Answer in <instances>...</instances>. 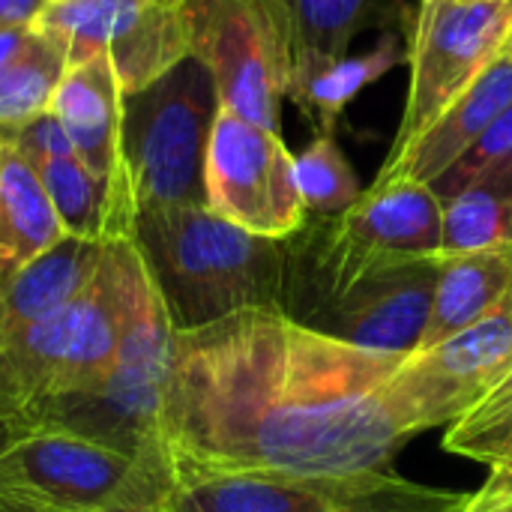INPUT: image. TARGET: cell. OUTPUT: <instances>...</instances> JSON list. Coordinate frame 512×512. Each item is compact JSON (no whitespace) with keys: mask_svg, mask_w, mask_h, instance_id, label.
<instances>
[{"mask_svg":"<svg viewBox=\"0 0 512 512\" xmlns=\"http://www.w3.org/2000/svg\"><path fill=\"white\" fill-rule=\"evenodd\" d=\"M402 363L279 309L174 333L159 435L177 489L240 474L384 468L414 438L390 396Z\"/></svg>","mask_w":512,"mask_h":512,"instance_id":"6da1fadb","label":"cell"},{"mask_svg":"<svg viewBox=\"0 0 512 512\" xmlns=\"http://www.w3.org/2000/svg\"><path fill=\"white\" fill-rule=\"evenodd\" d=\"M465 492L414 483L390 468L348 474H240L180 486L171 512H459Z\"/></svg>","mask_w":512,"mask_h":512,"instance_id":"9c48e42d","label":"cell"},{"mask_svg":"<svg viewBox=\"0 0 512 512\" xmlns=\"http://www.w3.org/2000/svg\"><path fill=\"white\" fill-rule=\"evenodd\" d=\"M435 282L438 258L387 270L351 285L300 324L363 351L408 357L426 336Z\"/></svg>","mask_w":512,"mask_h":512,"instance_id":"5bb4252c","label":"cell"},{"mask_svg":"<svg viewBox=\"0 0 512 512\" xmlns=\"http://www.w3.org/2000/svg\"><path fill=\"white\" fill-rule=\"evenodd\" d=\"M39 27L66 45L69 63L108 54L123 93L195 54L192 0H54Z\"/></svg>","mask_w":512,"mask_h":512,"instance_id":"30bf717a","label":"cell"},{"mask_svg":"<svg viewBox=\"0 0 512 512\" xmlns=\"http://www.w3.org/2000/svg\"><path fill=\"white\" fill-rule=\"evenodd\" d=\"M282 6L294 33V81L345 57L360 33L393 24L402 12L399 0H282Z\"/></svg>","mask_w":512,"mask_h":512,"instance_id":"44dd1931","label":"cell"},{"mask_svg":"<svg viewBox=\"0 0 512 512\" xmlns=\"http://www.w3.org/2000/svg\"><path fill=\"white\" fill-rule=\"evenodd\" d=\"M512 360V291L462 333L414 351L390 381L393 405L414 435L450 426Z\"/></svg>","mask_w":512,"mask_h":512,"instance_id":"4fadbf2b","label":"cell"},{"mask_svg":"<svg viewBox=\"0 0 512 512\" xmlns=\"http://www.w3.org/2000/svg\"><path fill=\"white\" fill-rule=\"evenodd\" d=\"M66 237L33 165L0 138V297Z\"/></svg>","mask_w":512,"mask_h":512,"instance_id":"ac0fdd59","label":"cell"},{"mask_svg":"<svg viewBox=\"0 0 512 512\" xmlns=\"http://www.w3.org/2000/svg\"><path fill=\"white\" fill-rule=\"evenodd\" d=\"M222 111L213 72L198 54L135 93H123L120 168L135 213L207 207L204 165Z\"/></svg>","mask_w":512,"mask_h":512,"instance_id":"8992f818","label":"cell"},{"mask_svg":"<svg viewBox=\"0 0 512 512\" xmlns=\"http://www.w3.org/2000/svg\"><path fill=\"white\" fill-rule=\"evenodd\" d=\"M66 69V45L36 24L30 45L0 72V132H15L48 114Z\"/></svg>","mask_w":512,"mask_h":512,"instance_id":"603a6c76","label":"cell"},{"mask_svg":"<svg viewBox=\"0 0 512 512\" xmlns=\"http://www.w3.org/2000/svg\"><path fill=\"white\" fill-rule=\"evenodd\" d=\"M512 105V60L498 57L483 75L459 93L417 138L387 153L375 183H426L432 186L453 168L486 129Z\"/></svg>","mask_w":512,"mask_h":512,"instance_id":"2e32d148","label":"cell"},{"mask_svg":"<svg viewBox=\"0 0 512 512\" xmlns=\"http://www.w3.org/2000/svg\"><path fill=\"white\" fill-rule=\"evenodd\" d=\"M171 354H174V327L165 315V306L150 276H144L129 312L120 351L111 369L105 372V378L84 393L42 405L21 420H0V423L66 429L90 441L117 447L129 456L168 459L159 435V420H162Z\"/></svg>","mask_w":512,"mask_h":512,"instance_id":"52a82bcc","label":"cell"},{"mask_svg":"<svg viewBox=\"0 0 512 512\" xmlns=\"http://www.w3.org/2000/svg\"><path fill=\"white\" fill-rule=\"evenodd\" d=\"M408 63V45L387 30L375 48L363 54H345L291 84L288 99L300 105L315 132H336L339 114L378 78H384L393 66Z\"/></svg>","mask_w":512,"mask_h":512,"instance_id":"7402d4cb","label":"cell"},{"mask_svg":"<svg viewBox=\"0 0 512 512\" xmlns=\"http://www.w3.org/2000/svg\"><path fill=\"white\" fill-rule=\"evenodd\" d=\"M51 114L63 126L66 138L72 141L84 165L102 180L126 189L123 168H120L123 87L117 81V72L108 54H93V57L69 63L54 93Z\"/></svg>","mask_w":512,"mask_h":512,"instance_id":"e0dca14e","label":"cell"},{"mask_svg":"<svg viewBox=\"0 0 512 512\" xmlns=\"http://www.w3.org/2000/svg\"><path fill=\"white\" fill-rule=\"evenodd\" d=\"M420 3H423V6H426V3H435V0H420Z\"/></svg>","mask_w":512,"mask_h":512,"instance_id":"1f68e13d","label":"cell"},{"mask_svg":"<svg viewBox=\"0 0 512 512\" xmlns=\"http://www.w3.org/2000/svg\"><path fill=\"white\" fill-rule=\"evenodd\" d=\"M168 459L129 456L84 435L0 423V512H171Z\"/></svg>","mask_w":512,"mask_h":512,"instance_id":"5b68a950","label":"cell"},{"mask_svg":"<svg viewBox=\"0 0 512 512\" xmlns=\"http://www.w3.org/2000/svg\"><path fill=\"white\" fill-rule=\"evenodd\" d=\"M459 512H512V471L492 468L489 480L468 495Z\"/></svg>","mask_w":512,"mask_h":512,"instance_id":"83f0119b","label":"cell"},{"mask_svg":"<svg viewBox=\"0 0 512 512\" xmlns=\"http://www.w3.org/2000/svg\"><path fill=\"white\" fill-rule=\"evenodd\" d=\"M512 291V249L438 258L432 315L417 351L432 348L495 312Z\"/></svg>","mask_w":512,"mask_h":512,"instance_id":"d6986e66","label":"cell"},{"mask_svg":"<svg viewBox=\"0 0 512 512\" xmlns=\"http://www.w3.org/2000/svg\"><path fill=\"white\" fill-rule=\"evenodd\" d=\"M36 33V24L30 27H0V72L30 45Z\"/></svg>","mask_w":512,"mask_h":512,"instance_id":"f546056e","label":"cell"},{"mask_svg":"<svg viewBox=\"0 0 512 512\" xmlns=\"http://www.w3.org/2000/svg\"><path fill=\"white\" fill-rule=\"evenodd\" d=\"M102 252L105 243L66 234L54 249L36 258L0 297V345L66 306L93 276Z\"/></svg>","mask_w":512,"mask_h":512,"instance_id":"ffe728a7","label":"cell"},{"mask_svg":"<svg viewBox=\"0 0 512 512\" xmlns=\"http://www.w3.org/2000/svg\"><path fill=\"white\" fill-rule=\"evenodd\" d=\"M132 243L174 333L288 303V240L237 228L210 207L138 210Z\"/></svg>","mask_w":512,"mask_h":512,"instance_id":"7a4b0ae2","label":"cell"},{"mask_svg":"<svg viewBox=\"0 0 512 512\" xmlns=\"http://www.w3.org/2000/svg\"><path fill=\"white\" fill-rule=\"evenodd\" d=\"M512 249V174L483 180L444 201V255Z\"/></svg>","mask_w":512,"mask_h":512,"instance_id":"cb8c5ba5","label":"cell"},{"mask_svg":"<svg viewBox=\"0 0 512 512\" xmlns=\"http://www.w3.org/2000/svg\"><path fill=\"white\" fill-rule=\"evenodd\" d=\"M0 138L33 165L69 237L96 243L132 240L135 204L129 192L84 165L51 111L15 132H0Z\"/></svg>","mask_w":512,"mask_h":512,"instance_id":"9a60e30c","label":"cell"},{"mask_svg":"<svg viewBox=\"0 0 512 512\" xmlns=\"http://www.w3.org/2000/svg\"><path fill=\"white\" fill-rule=\"evenodd\" d=\"M48 3H54V0H48Z\"/></svg>","mask_w":512,"mask_h":512,"instance_id":"d6a6232c","label":"cell"},{"mask_svg":"<svg viewBox=\"0 0 512 512\" xmlns=\"http://www.w3.org/2000/svg\"><path fill=\"white\" fill-rule=\"evenodd\" d=\"M501 57H510V60H512V15H510V24H507V36H504V48H501Z\"/></svg>","mask_w":512,"mask_h":512,"instance_id":"4dcf8cb0","label":"cell"},{"mask_svg":"<svg viewBox=\"0 0 512 512\" xmlns=\"http://www.w3.org/2000/svg\"><path fill=\"white\" fill-rule=\"evenodd\" d=\"M507 174H512V105L453 168H447L432 183V189L441 201H447L483 180H495Z\"/></svg>","mask_w":512,"mask_h":512,"instance_id":"4316f807","label":"cell"},{"mask_svg":"<svg viewBox=\"0 0 512 512\" xmlns=\"http://www.w3.org/2000/svg\"><path fill=\"white\" fill-rule=\"evenodd\" d=\"M204 192L216 216L258 237L288 240L309 222L282 135L225 108L210 135Z\"/></svg>","mask_w":512,"mask_h":512,"instance_id":"7c38bea8","label":"cell"},{"mask_svg":"<svg viewBox=\"0 0 512 512\" xmlns=\"http://www.w3.org/2000/svg\"><path fill=\"white\" fill-rule=\"evenodd\" d=\"M512 0H435L420 6L408 39V99L393 147L417 138L504 48Z\"/></svg>","mask_w":512,"mask_h":512,"instance_id":"8fae6325","label":"cell"},{"mask_svg":"<svg viewBox=\"0 0 512 512\" xmlns=\"http://www.w3.org/2000/svg\"><path fill=\"white\" fill-rule=\"evenodd\" d=\"M195 54L213 72L225 111L282 129L294 81V33L282 0H192Z\"/></svg>","mask_w":512,"mask_h":512,"instance_id":"ba28073f","label":"cell"},{"mask_svg":"<svg viewBox=\"0 0 512 512\" xmlns=\"http://www.w3.org/2000/svg\"><path fill=\"white\" fill-rule=\"evenodd\" d=\"M48 0H0V27H30L39 24Z\"/></svg>","mask_w":512,"mask_h":512,"instance_id":"f1b7e54d","label":"cell"},{"mask_svg":"<svg viewBox=\"0 0 512 512\" xmlns=\"http://www.w3.org/2000/svg\"><path fill=\"white\" fill-rule=\"evenodd\" d=\"M147 270L132 240L105 243L84 288L21 336L0 345V420L90 390L111 369Z\"/></svg>","mask_w":512,"mask_h":512,"instance_id":"3957f363","label":"cell"},{"mask_svg":"<svg viewBox=\"0 0 512 512\" xmlns=\"http://www.w3.org/2000/svg\"><path fill=\"white\" fill-rule=\"evenodd\" d=\"M297 186L312 219H330L360 201L363 186L333 132H315L312 144L294 156Z\"/></svg>","mask_w":512,"mask_h":512,"instance_id":"484cf974","label":"cell"},{"mask_svg":"<svg viewBox=\"0 0 512 512\" xmlns=\"http://www.w3.org/2000/svg\"><path fill=\"white\" fill-rule=\"evenodd\" d=\"M444 450L512 471V360L483 387L477 402L444 429Z\"/></svg>","mask_w":512,"mask_h":512,"instance_id":"d4e9b609","label":"cell"},{"mask_svg":"<svg viewBox=\"0 0 512 512\" xmlns=\"http://www.w3.org/2000/svg\"><path fill=\"white\" fill-rule=\"evenodd\" d=\"M444 201L426 183H372L360 201L330 219H312L288 237L285 315L306 321L351 285L441 258Z\"/></svg>","mask_w":512,"mask_h":512,"instance_id":"277c9868","label":"cell"}]
</instances>
